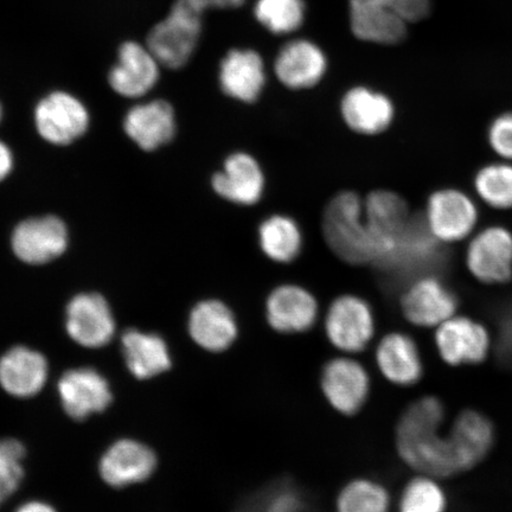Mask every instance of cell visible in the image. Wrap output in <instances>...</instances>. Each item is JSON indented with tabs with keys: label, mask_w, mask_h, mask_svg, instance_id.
<instances>
[{
	"label": "cell",
	"mask_w": 512,
	"mask_h": 512,
	"mask_svg": "<svg viewBox=\"0 0 512 512\" xmlns=\"http://www.w3.org/2000/svg\"><path fill=\"white\" fill-rule=\"evenodd\" d=\"M443 400L435 395L416 399L395 426V448L401 462L415 473L447 479L459 475L454 460Z\"/></svg>",
	"instance_id": "obj_1"
},
{
	"label": "cell",
	"mask_w": 512,
	"mask_h": 512,
	"mask_svg": "<svg viewBox=\"0 0 512 512\" xmlns=\"http://www.w3.org/2000/svg\"><path fill=\"white\" fill-rule=\"evenodd\" d=\"M246 0H176L168 17L147 37V48L162 66L183 68L194 55L202 31V17L209 9L240 8Z\"/></svg>",
	"instance_id": "obj_2"
},
{
	"label": "cell",
	"mask_w": 512,
	"mask_h": 512,
	"mask_svg": "<svg viewBox=\"0 0 512 512\" xmlns=\"http://www.w3.org/2000/svg\"><path fill=\"white\" fill-rule=\"evenodd\" d=\"M323 235L332 253L352 266L376 264L379 251L364 217V201L354 191L331 198L323 214Z\"/></svg>",
	"instance_id": "obj_3"
},
{
	"label": "cell",
	"mask_w": 512,
	"mask_h": 512,
	"mask_svg": "<svg viewBox=\"0 0 512 512\" xmlns=\"http://www.w3.org/2000/svg\"><path fill=\"white\" fill-rule=\"evenodd\" d=\"M428 12L430 0H350L351 30L358 40L393 46L405 40L408 24Z\"/></svg>",
	"instance_id": "obj_4"
},
{
	"label": "cell",
	"mask_w": 512,
	"mask_h": 512,
	"mask_svg": "<svg viewBox=\"0 0 512 512\" xmlns=\"http://www.w3.org/2000/svg\"><path fill=\"white\" fill-rule=\"evenodd\" d=\"M433 238L448 248L463 245L482 226V209L469 189L445 185L428 195L422 211Z\"/></svg>",
	"instance_id": "obj_5"
},
{
	"label": "cell",
	"mask_w": 512,
	"mask_h": 512,
	"mask_svg": "<svg viewBox=\"0 0 512 512\" xmlns=\"http://www.w3.org/2000/svg\"><path fill=\"white\" fill-rule=\"evenodd\" d=\"M463 262L466 274L479 285H511L512 228L501 221L480 226L464 243Z\"/></svg>",
	"instance_id": "obj_6"
},
{
	"label": "cell",
	"mask_w": 512,
	"mask_h": 512,
	"mask_svg": "<svg viewBox=\"0 0 512 512\" xmlns=\"http://www.w3.org/2000/svg\"><path fill=\"white\" fill-rule=\"evenodd\" d=\"M324 334L339 354H361L373 343L376 335L374 311L367 300L355 294H343L325 312Z\"/></svg>",
	"instance_id": "obj_7"
},
{
	"label": "cell",
	"mask_w": 512,
	"mask_h": 512,
	"mask_svg": "<svg viewBox=\"0 0 512 512\" xmlns=\"http://www.w3.org/2000/svg\"><path fill=\"white\" fill-rule=\"evenodd\" d=\"M319 388L330 408L351 418L367 406L373 382L367 367L355 356L339 354L323 364Z\"/></svg>",
	"instance_id": "obj_8"
},
{
	"label": "cell",
	"mask_w": 512,
	"mask_h": 512,
	"mask_svg": "<svg viewBox=\"0 0 512 512\" xmlns=\"http://www.w3.org/2000/svg\"><path fill=\"white\" fill-rule=\"evenodd\" d=\"M440 360L452 368L483 364L494 350V337L482 320L457 313L434 329Z\"/></svg>",
	"instance_id": "obj_9"
},
{
	"label": "cell",
	"mask_w": 512,
	"mask_h": 512,
	"mask_svg": "<svg viewBox=\"0 0 512 512\" xmlns=\"http://www.w3.org/2000/svg\"><path fill=\"white\" fill-rule=\"evenodd\" d=\"M456 291L437 274L422 275L406 285L400 298L403 318L415 328L437 329L459 313Z\"/></svg>",
	"instance_id": "obj_10"
},
{
	"label": "cell",
	"mask_w": 512,
	"mask_h": 512,
	"mask_svg": "<svg viewBox=\"0 0 512 512\" xmlns=\"http://www.w3.org/2000/svg\"><path fill=\"white\" fill-rule=\"evenodd\" d=\"M265 317L268 326L277 334L302 335L315 328L319 304L305 287L283 284L268 294Z\"/></svg>",
	"instance_id": "obj_11"
},
{
	"label": "cell",
	"mask_w": 512,
	"mask_h": 512,
	"mask_svg": "<svg viewBox=\"0 0 512 512\" xmlns=\"http://www.w3.org/2000/svg\"><path fill=\"white\" fill-rule=\"evenodd\" d=\"M454 460L459 473L469 472L484 463L496 444V427L488 415L467 408L448 425Z\"/></svg>",
	"instance_id": "obj_12"
},
{
	"label": "cell",
	"mask_w": 512,
	"mask_h": 512,
	"mask_svg": "<svg viewBox=\"0 0 512 512\" xmlns=\"http://www.w3.org/2000/svg\"><path fill=\"white\" fill-rule=\"evenodd\" d=\"M35 124L46 142L64 146L87 132L89 114L85 105L72 94L55 92L38 102Z\"/></svg>",
	"instance_id": "obj_13"
},
{
	"label": "cell",
	"mask_w": 512,
	"mask_h": 512,
	"mask_svg": "<svg viewBox=\"0 0 512 512\" xmlns=\"http://www.w3.org/2000/svg\"><path fill=\"white\" fill-rule=\"evenodd\" d=\"M63 411L76 421L105 412L113 401L110 383L93 368L66 371L57 384Z\"/></svg>",
	"instance_id": "obj_14"
},
{
	"label": "cell",
	"mask_w": 512,
	"mask_h": 512,
	"mask_svg": "<svg viewBox=\"0 0 512 512\" xmlns=\"http://www.w3.org/2000/svg\"><path fill=\"white\" fill-rule=\"evenodd\" d=\"M66 329L69 337L83 348L106 347L115 334L110 305L98 293L78 294L67 306Z\"/></svg>",
	"instance_id": "obj_15"
},
{
	"label": "cell",
	"mask_w": 512,
	"mask_h": 512,
	"mask_svg": "<svg viewBox=\"0 0 512 512\" xmlns=\"http://www.w3.org/2000/svg\"><path fill=\"white\" fill-rule=\"evenodd\" d=\"M374 360L383 379L395 387L411 388L424 379V357L418 342L406 332L384 335L376 344Z\"/></svg>",
	"instance_id": "obj_16"
},
{
	"label": "cell",
	"mask_w": 512,
	"mask_h": 512,
	"mask_svg": "<svg viewBox=\"0 0 512 512\" xmlns=\"http://www.w3.org/2000/svg\"><path fill=\"white\" fill-rule=\"evenodd\" d=\"M11 245L17 258L25 264H48L66 252L68 229L59 217H35L18 224Z\"/></svg>",
	"instance_id": "obj_17"
},
{
	"label": "cell",
	"mask_w": 512,
	"mask_h": 512,
	"mask_svg": "<svg viewBox=\"0 0 512 512\" xmlns=\"http://www.w3.org/2000/svg\"><path fill=\"white\" fill-rule=\"evenodd\" d=\"M188 331L197 347L210 354H223L239 341L240 324L229 305L206 299L192 307Z\"/></svg>",
	"instance_id": "obj_18"
},
{
	"label": "cell",
	"mask_w": 512,
	"mask_h": 512,
	"mask_svg": "<svg viewBox=\"0 0 512 512\" xmlns=\"http://www.w3.org/2000/svg\"><path fill=\"white\" fill-rule=\"evenodd\" d=\"M364 217L379 251L375 264L379 265L411 221V210L405 198L396 192L375 190L364 200Z\"/></svg>",
	"instance_id": "obj_19"
},
{
	"label": "cell",
	"mask_w": 512,
	"mask_h": 512,
	"mask_svg": "<svg viewBox=\"0 0 512 512\" xmlns=\"http://www.w3.org/2000/svg\"><path fill=\"white\" fill-rule=\"evenodd\" d=\"M266 178L258 160L238 151L224 160L223 168L211 178L216 195L238 206H254L264 195Z\"/></svg>",
	"instance_id": "obj_20"
},
{
	"label": "cell",
	"mask_w": 512,
	"mask_h": 512,
	"mask_svg": "<svg viewBox=\"0 0 512 512\" xmlns=\"http://www.w3.org/2000/svg\"><path fill=\"white\" fill-rule=\"evenodd\" d=\"M156 467L157 457L149 446L137 440L121 439L102 454L99 472L106 484L121 489L145 482Z\"/></svg>",
	"instance_id": "obj_21"
},
{
	"label": "cell",
	"mask_w": 512,
	"mask_h": 512,
	"mask_svg": "<svg viewBox=\"0 0 512 512\" xmlns=\"http://www.w3.org/2000/svg\"><path fill=\"white\" fill-rule=\"evenodd\" d=\"M48 376L49 364L40 351L18 345L0 357V387L15 398L36 396L46 386Z\"/></svg>",
	"instance_id": "obj_22"
},
{
	"label": "cell",
	"mask_w": 512,
	"mask_h": 512,
	"mask_svg": "<svg viewBox=\"0 0 512 512\" xmlns=\"http://www.w3.org/2000/svg\"><path fill=\"white\" fill-rule=\"evenodd\" d=\"M159 64L149 48L136 42H126L119 49V61L111 69L108 81L119 95L140 98L156 86Z\"/></svg>",
	"instance_id": "obj_23"
},
{
	"label": "cell",
	"mask_w": 512,
	"mask_h": 512,
	"mask_svg": "<svg viewBox=\"0 0 512 512\" xmlns=\"http://www.w3.org/2000/svg\"><path fill=\"white\" fill-rule=\"evenodd\" d=\"M326 68L328 62L322 49L306 40L286 44L274 63L278 80L292 91L317 86L324 78Z\"/></svg>",
	"instance_id": "obj_24"
},
{
	"label": "cell",
	"mask_w": 512,
	"mask_h": 512,
	"mask_svg": "<svg viewBox=\"0 0 512 512\" xmlns=\"http://www.w3.org/2000/svg\"><path fill=\"white\" fill-rule=\"evenodd\" d=\"M222 92L243 104H253L266 85L264 61L254 50H230L221 62Z\"/></svg>",
	"instance_id": "obj_25"
},
{
	"label": "cell",
	"mask_w": 512,
	"mask_h": 512,
	"mask_svg": "<svg viewBox=\"0 0 512 512\" xmlns=\"http://www.w3.org/2000/svg\"><path fill=\"white\" fill-rule=\"evenodd\" d=\"M341 112L345 125L363 136H376L393 124L395 108L388 96L367 87H355L345 93Z\"/></svg>",
	"instance_id": "obj_26"
},
{
	"label": "cell",
	"mask_w": 512,
	"mask_h": 512,
	"mask_svg": "<svg viewBox=\"0 0 512 512\" xmlns=\"http://www.w3.org/2000/svg\"><path fill=\"white\" fill-rule=\"evenodd\" d=\"M124 130L140 149L155 151L175 137L174 108L164 100L134 106L126 114Z\"/></svg>",
	"instance_id": "obj_27"
},
{
	"label": "cell",
	"mask_w": 512,
	"mask_h": 512,
	"mask_svg": "<svg viewBox=\"0 0 512 512\" xmlns=\"http://www.w3.org/2000/svg\"><path fill=\"white\" fill-rule=\"evenodd\" d=\"M121 350L126 367L138 380H150L172 367V357L163 337L136 329L125 331Z\"/></svg>",
	"instance_id": "obj_28"
},
{
	"label": "cell",
	"mask_w": 512,
	"mask_h": 512,
	"mask_svg": "<svg viewBox=\"0 0 512 512\" xmlns=\"http://www.w3.org/2000/svg\"><path fill=\"white\" fill-rule=\"evenodd\" d=\"M470 190L484 207L495 213H512V163L486 160L473 172Z\"/></svg>",
	"instance_id": "obj_29"
},
{
	"label": "cell",
	"mask_w": 512,
	"mask_h": 512,
	"mask_svg": "<svg viewBox=\"0 0 512 512\" xmlns=\"http://www.w3.org/2000/svg\"><path fill=\"white\" fill-rule=\"evenodd\" d=\"M259 246L268 259L290 264L302 252L303 234L290 216L275 214L262 221L258 229Z\"/></svg>",
	"instance_id": "obj_30"
},
{
	"label": "cell",
	"mask_w": 512,
	"mask_h": 512,
	"mask_svg": "<svg viewBox=\"0 0 512 512\" xmlns=\"http://www.w3.org/2000/svg\"><path fill=\"white\" fill-rule=\"evenodd\" d=\"M393 497L387 486L370 477H357L338 491L336 512H392Z\"/></svg>",
	"instance_id": "obj_31"
},
{
	"label": "cell",
	"mask_w": 512,
	"mask_h": 512,
	"mask_svg": "<svg viewBox=\"0 0 512 512\" xmlns=\"http://www.w3.org/2000/svg\"><path fill=\"white\" fill-rule=\"evenodd\" d=\"M437 477L415 476L403 485L396 508L398 512H447L448 495Z\"/></svg>",
	"instance_id": "obj_32"
},
{
	"label": "cell",
	"mask_w": 512,
	"mask_h": 512,
	"mask_svg": "<svg viewBox=\"0 0 512 512\" xmlns=\"http://www.w3.org/2000/svg\"><path fill=\"white\" fill-rule=\"evenodd\" d=\"M255 17L275 35L291 34L302 27L305 17L304 0H258Z\"/></svg>",
	"instance_id": "obj_33"
},
{
	"label": "cell",
	"mask_w": 512,
	"mask_h": 512,
	"mask_svg": "<svg viewBox=\"0 0 512 512\" xmlns=\"http://www.w3.org/2000/svg\"><path fill=\"white\" fill-rule=\"evenodd\" d=\"M25 454L21 441L12 438L0 440V507L22 483Z\"/></svg>",
	"instance_id": "obj_34"
},
{
	"label": "cell",
	"mask_w": 512,
	"mask_h": 512,
	"mask_svg": "<svg viewBox=\"0 0 512 512\" xmlns=\"http://www.w3.org/2000/svg\"><path fill=\"white\" fill-rule=\"evenodd\" d=\"M485 143L492 157L512 163V110L490 119L485 128Z\"/></svg>",
	"instance_id": "obj_35"
},
{
	"label": "cell",
	"mask_w": 512,
	"mask_h": 512,
	"mask_svg": "<svg viewBox=\"0 0 512 512\" xmlns=\"http://www.w3.org/2000/svg\"><path fill=\"white\" fill-rule=\"evenodd\" d=\"M300 508H302V501L296 492L281 490L274 492V495L268 499L265 512H299Z\"/></svg>",
	"instance_id": "obj_36"
},
{
	"label": "cell",
	"mask_w": 512,
	"mask_h": 512,
	"mask_svg": "<svg viewBox=\"0 0 512 512\" xmlns=\"http://www.w3.org/2000/svg\"><path fill=\"white\" fill-rule=\"evenodd\" d=\"M14 169V156L8 145L0 142V182L11 174Z\"/></svg>",
	"instance_id": "obj_37"
},
{
	"label": "cell",
	"mask_w": 512,
	"mask_h": 512,
	"mask_svg": "<svg viewBox=\"0 0 512 512\" xmlns=\"http://www.w3.org/2000/svg\"><path fill=\"white\" fill-rule=\"evenodd\" d=\"M15 512H57L50 504L41 501L27 502Z\"/></svg>",
	"instance_id": "obj_38"
},
{
	"label": "cell",
	"mask_w": 512,
	"mask_h": 512,
	"mask_svg": "<svg viewBox=\"0 0 512 512\" xmlns=\"http://www.w3.org/2000/svg\"><path fill=\"white\" fill-rule=\"evenodd\" d=\"M3 118V108L2 105H0V121H2Z\"/></svg>",
	"instance_id": "obj_39"
}]
</instances>
